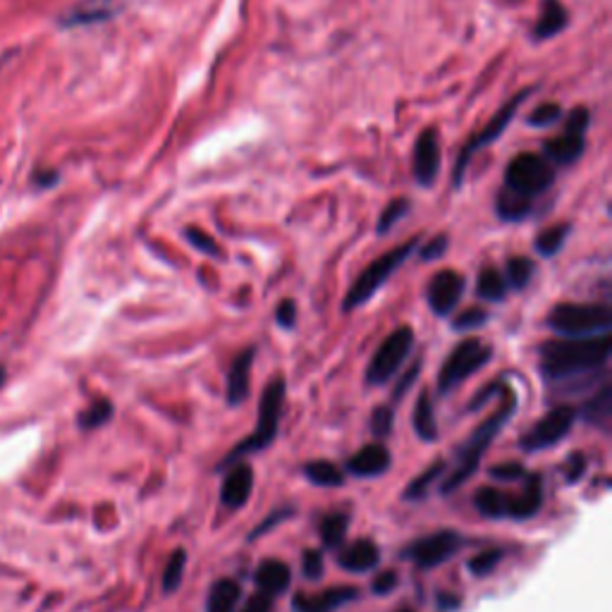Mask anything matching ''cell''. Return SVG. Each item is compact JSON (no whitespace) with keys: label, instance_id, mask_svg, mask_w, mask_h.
Masks as SVG:
<instances>
[{"label":"cell","instance_id":"48","mask_svg":"<svg viewBox=\"0 0 612 612\" xmlns=\"http://www.w3.org/2000/svg\"><path fill=\"white\" fill-rule=\"evenodd\" d=\"M419 371H421V359H416L412 364V369H409L405 376H402V381L395 385V393H393V400H400V397H405V393L409 388H412L416 378H419Z\"/></svg>","mask_w":612,"mask_h":612},{"label":"cell","instance_id":"14","mask_svg":"<svg viewBox=\"0 0 612 612\" xmlns=\"http://www.w3.org/2000/svg\"><path fill=\"white\" fill-rule=\"evenodd\" d=\"M414 180L421 187H433L440 173V142L436 130H426L416 139L412 156Z\"/></svg>","mask_w":612,"mask_h":612},{"label":"cell","instance_id":"36","mask_svg":"<svg viewBox=\"0 0 612 612\" xmlns=\"http://www.w3.org/2000/svg\"><path fill=\"white\" fill-rule=\"evenodd\" d=\"M409 208H412V201H409V199H395V201H390V204L383 208L381 218H378V225H376V232H378V235H385V232L393 230L395 225L400 223V220L407 216Z\"/></svg>","mask_w":612,"mask_h":612},{"label":"cell","instance_id":"25","mask_svg":"<svg viewBox=\"0 0 612 612\" xmlns=\"http://www.w3.org/2000/svg\"><path fill=\"white\" fill-rule=\"evenodd\" d=\"M242 589L235 579H218L208 593L206 612H235Z\"/></svg>","mask_w":612,"mask_h":612},{"label":"cell","instance_id":"11","mask_svg":"<svg viewBox=\"0 0 612 612\" xmlns=\"http://www.w3.org/2000/svg\"><path fill=\"white\" fill-rule=\"evenodd\" d=\"M579 412L574 407H555L538 419L534 426L522 436V450L524 452H541L558 445L560 440H565L572 431L574 421H577Z\"/></svg>","mask_w":612,"mask_h":612},{"label":"cell","instance_id":"6","mask_svg":"<svg viewBox=\"0 0 612 612\" xmlns=\"http://www.w3.org/2000/svg\"><path fill=\"white\" fill-rule=\"evenodd\" d=\"M416 247H419V237H412L409 242L395 247L393 252L378 256V259L373 261L369 268H364L359 278L354 280L350 292H347L345 302H342V311H354L357 306L369 302V299L376 295V292L381 290L385 283H388L390 275H393L397 268H400L402 263L409 259V256H412Z\"/></svg>","mask_w":612,"mask_h":612},{"label":"cell","instance_id":"44","mask_svg":"<svg viewBox=\"0 0 612 612\" xmlns=\"http://www.w3.org/2000/svg\"><path fill=\"white\" fill-rule=\"evenodd\" d=\"M491 476H493V479L503 481V483L522 481L526 476V469L517 462H505V464H495V467H491Z\"/></svg>","mask_w":612,"mask_h":612},{"label":"cell","instance_id":"21","mask_svg":"<svg viewBox=\"0 0 612 612\" xmlns=\"http://www.w3.org/2000/svg\"><path fill=\"white\" fill-rule=\"evenodd\" d=\"M569 27V10L560 0H543L541 5V15H538L536 29H534V39L546 41L558 36L560 32H565Z\"/></svg>","mask_w":612,"mask_h":612},{"label":"cell","instance_id":"22","mask_svg":"<svg viewBox=\"0 0 612 612\" xmlns=\"http://www.w3.org/2000/svg\"><path fill=\"white\" fill-rule=\"evenodd\" d=\"M122 0H82L65 15L63 24L67 27H75V24H91V22H103L108 17H113L120 10Z\"/></svg>","mask_w":612,"mask_h":612},{"label":"cell","instance_id":"32","mask_svg":"<svg viewBox=\"0 0 612 612\" xmlns=\"http://www.w3.org/2000/svg\"><path fill=\"white\" fill-rule=\"evenodd\" d=\"M612 414V390L610 385H605L601 393L593 395V400H589L581 409V416L586 421H593V424H605Z\"/></svg>","mask_w":612,"mask_h":612},{"label":"cell","instance_id":"53","mask_svg":"<svg viewBox=\"0 0 612 612\" xmlns=\"http://www.w3.org/2000/svg\"><path fill=\"white\" fill-rule=\"evenodd\" d=\"M3 383H5V369L0 366V388H3Z\"/></svg>","mask_w":612,"mask_h":612},{"label":"cell","instance_id":"51","mask_svg":"<svg viewBox=\"0 0 612 612\" xmlns=\"http://www.w3.org/2000/svg\"><path fill=\"white\" fill-rule=\"evenodd\" d=\"M290 514H292L290 510H280V512H275L271 519H266V522H261V524H259V529H256V531H254V534H252V538H259L261 534H266V531H268V529H273V524H275V522H280V519L290 517Z\"/></svg>","mask_w":612,"mask_h":612},{"label":"cell","instance_id":"9","mask_svg":"<svg viewBox=\"0 0 612 612\" xmlns=\"http://www.w3.org/2000/svg\"><path fill=\"white\" fill-rule=\"evenodd\" d=\"M589 125V108H574L572 113L567 115L565 132L543 144V156H546L555 168H569V165L577 163L586 149V130H589Z\"/></svg>","mask_w":612,"mask_h":612},{"label":"cell","instance_id":"24","mask_svg":"<svg viewBox=\"0 0 612 612\" xmlns=\"http://www.w3.org/2000/svg\"><path fill=\"white\" fill-rule=\"evenodd\" d=\"M412 421L416 436L424 440V443L438 440V421H436V412H433V400L431 395H428V390H421L419 397H416Z\"/></svg>","mask_w":612,"mask_h":612},{"label":"cell","instance_id":"40","mask_svg":"<svg viewBox=\"0 0 612 612\" xmlns=\"http://www.w3.org/2000/svg\"><path fill=\"white\" fill-rule=\"evenodd\" d=\"M395 424V414L390 407H376L371 414V433L376 438H388L390 431H393Z\"/></svg>","mask_w":612,"mask_h":612},{"label":"cell","instance_id":"19","mask_svg":"<svg viewBox=\"0 0 612 612\" xmlns=\"http://www.w3.org/2000/svg\"><path fill=\"white\" fill-rule=\"evenodd\" d=\"M359 596L357 589L352 586H342V589H328L321 593H299L295 596V610L297 612H333L340 605L354 601Z\"/></svg>","mask_w":612,"mask_h":612},{"label":"cell","instance_id":"2","mask_svg":"<svg viewBox=\"0 0 612 612\" xmlns=\"http://www.w3.org/2000/svg\"><path fill=\"white\" fill-rule=\"evenodd\" d=\"M503 405H500L495 412L488 416L483 424L476 428L474 433H471L467 443L462 445V450H459V462L452 474L445 479L443 486H440V493L450 495L452 491H457L462 483H467L471 476L476 474V469H479L483 455H486L488 445L493 443L495 436L500 433V428H503L507 421H510V416L514 409H517V393L510 388V385H503Z\"/></svg>","mask_w":612,"mask_h":612},{"label":"cell","instance_id":"26","mask_svg":"<svg viewBox=\"0 0 612 612\" xmlns=\"http://www.w3.org/2000/svg\"><path fill=\"white\" fill-rule=\"evenodd\" d=\"M495 211H498V216L507 220V223H519V220L531 216V211H534V201H526L522 197H517V194L503 189V192L498 194V201H495Z\"/></svg>","mask_w":612,"mask_h":612},{"label":"cell","instance_id":"49","mask_svg":"<svg viewBox=\"0 0 612 612\" xmlns=\"http://www.w3.org/2000/svg\"><path fill=\"white\" fill-rule=\"evenodd\" d=\"M271 598H273V596H268V593L259 591V593H256V596L249 598V603L244 605V610H242V612H271V610H273V601H271Z\"/></svg>","mask_w":612,"mask_h":612},{"label":"cell","instance_id":"20","mask_svg":"<svg viewBox=\"0 0 612 612\" xmlns=\"http://www.w3.org/2000/svg\"><path fill=\"white\" fill-rule=\"evenodd\" d=\"M381 562V550L369 538H361V541H354L352 546H347L338 555V565L345 569V572L352 574H364L369 572Z\"/></svg>","mask_w":612,"mask_h":612},{"label":"cell","instance_id":"3","mask_svg":"<svg viewBox=\"0 0 612 612\" xmlns=\"http://www.w3.org/2000/svg\"><path fill=\"white\" fill-rule=\"evenodd\" d=\"M285 393H287V388H285L283 378H275V381L266 385V390H263V395H261L256 431L247 440H242L235 450L228 452V457L220 462V469H228L232 462H237V459L252 455V452H259L273 443L275 433H278L280 414H283Z\"/></svg>","mask_w":612,"mask_h":612},{"label":"cell","instance_id":"28","mask_svg":"<svg viewBox=\"0 0 612 612\" xmlns=\"http://www.w3.org/2000/svg\"><path fill=\"white\" fill-rule=\"evenodd\" d=\"M474 505H476V510H479L483 517H488V519L507 517V493L498 491V488H493V486L481 488V491L476 493Z\"/></svg>","mask_w":612,"mask_h":612},{"label":"cell","instance_id":"30","mask_svg":"<svg viewBox=\"0 0 612 612\" xmlns=\"http://www.w3.org/2000/svg\"><path fill=\"white\" fill-rule=\"evenodd\" d=\"M569 232H572V225H569V223L550 225V228H546L541 232V235L536 237V242H534L536 252L541 256H546V259H548V256H555L562 247H565Z\"/></svg>","mask_w":612,"mask_h":612},{"label":"cell","instance_id":"18","mask_svg":"<svg viewBox=\"0 0 612 612\" xmlns=\"http://www.w3.org/2000/svg\"><path fill=\"white\" fill-rule=\"evenodd\" d=\"M390 462H393L390 450L385 448L383 443H373V445H366V448H361L354 457H350V462H347V471L354 476H359V479H373V476L385 474V471L390 469Z\"/></svg>","mask_w":612,"mask_h":612},{"label":"cell","instance_id":"17","mask_svg":"<svg viewBox=\"0 0 612 612\" xmlns=\"http://www.w3.org/2000/svg\"><path fill=\"white\" fill-rule=\"evenodd\" d=\"M524 488L519 495H507V517L531 519L543 505V479L541 474H526Z\"/></svg>","mask_w":612,"mask_h":612},{"label":"cell","instance_id":"43","mask_svg":"<svg viewBox=\"0 0 612 612\" xmlns=\"http://www.w3.org/2000/svg\"><path fill=\"white\" fill-rule=\"evenodd\" d=\"M323 569H326V565H323V558L318 550H306V553L302 555V574L306 579L311 581H318L323 577Z\"/></svg>","mask_w":612,"mask_h":612},{"label":"cell","instance_id":"42","mask_svg":"<svg viewBox=\"0 0 612 612\" xmlns=\"http://www.w3.org/2000/svg\"><path fill=\"white\" fill-rule=\"evenodd\" d=\"M488 321V314L483 309H467V311H462V314H459L457 318H455V323H452V326H455V330H462V333H467V330H476V328H481L483 323Z\"/></svg>","mask_w":612,"mask_h":612},{"label":"cell","instance_id":"5","mask_svg":"<svg viewBox=\"0 0 612 612\" xmlns=\"http://www.w3.org/2000/svg\"><path fill=\"white\" fill-rule=\"evenodd\" d=\"M555 177H558V168L543 153L526 151L514 156L507 165L503 189L526 201H536L555 185Z\"/></svg>","mask_w":612,"mask_h":612},{"label":"cell","instance_id":"16","mask_svg":"<svg viewBox=\"0 0 612 612\" xmlns=\"http://www.w3.org/2000/svg\"><path fill=\"white\" fill-rule=\"evenodd\" d=\"M254 488V469L249 464H237L235 469L228 471L223 488H220V503L228 510H240L247 503Z\"/></svg>","mask_w":612,"mask_h":612},{"label":"cell","instance_id":"37","mask_svg":"<svg viewBox=\"0 0 612 612\" xmlns=\"http://www.w3.org/2000/svg\"><path fill=\"white\" fill-rule=\"evenodd\" d=\"M445 471V462L443 459H440V462H433L431 467H428L424 474L421 476H416V479L409 483V488L405 491V500H419V498H424V495L428 493V488H431V483L438 479L440 474H443Z\"/></svg>","mask_w":612,"mask_h":612},{"label":"cell","instance_id":"34","mask_svg":"<svg viewBox=\"0 0 612 612\" xmlns=\"http://www.w3.org/2000/svg\"><path fill=\"white\" fill-rule=\"evenodd\" d=\"M534 271V261L526 259V256H514V259L507 261V285L524 290V287L531 283V278H534Z\"/></svg>","mask_w":612,"mask_h":612},{"label":"cell","instance_id":"54","mask_svg":"<svg viewBox=\"0 0 612 612\" xmlns=\"http://www.w3.org/2000/svg\"><path fill=\"white\" fill-rule=\"evenodd\" d=\"M397 612H414L412 608H402V610H397Z\"/></svg>","mask_w":612,"mask_h":612},{"label":"cell","instance_id":"12","mask_svg":"<svg viewBox=\"0 0 612 612\" xmlns=\"http://www.w3.org/2000/svg\"><path fill=\"white\" fill-rule=\"evenodd\" d=\"M462 546V538L455 531H438V534L416 538L414 543L402 550V558L412 560L416 567L431 569L448 562Z\"/></svg>","mask_w":612,"mask_h":612},{"label":"cell","instance_id":"35","mask_svg":"<svg viewBox=\"0 0 612 612\" xmlns=\"http://www.w3.org/2000/svg\"><path fill=\"white\" fill-rule=\"evenodd\" d=\"M185 565H187V553L182 548H177L175 553L170 555L168 565H165V572H163V591L165 593H173L180 589L182 574H185Z\"/></svg>","mask_w":612,"mask_h":612},{"label":"cell","instance_id":"45","mask_svg":"<svg viewBox=\"0 0 612 612\" xmlns=\"http://www.w3.org/2000/svg\"><path fill=\"white\" fill-rule=\"evenodd\" d=\"M445 252H448V237H445V235L433 237L431 242L421 244V249H419L421 259H424V261H436V259H440V256H443Z\"/></svg>","mask_w":612,"mask_h":612},{"label":"cell","instance_id":"10","mask_svg":"<svg viewBox=\"0 0 612 612\" xmlns=\"http://www.w3.org/2000/svg\"><path fill=\"white\" fill-rule=\"evenodd\" d=\"M414 347V330L409 326L397 328L393 335H388L376 354H373L369 369H366V383L369 385H383L400 371Z\"/></svg>","mask_w":612,"mask_h":612},{"label":"cell","instance_id":"13","mask_svg":"<svg viewBox=\"0 0 612 612\" xmlns=\"http://www.w3.org/2000/svg\"><path fill=\"white\" fill-rule=\"evenodd\" d=\"M464 285H467L464 275L452 271V268H445V271L433 275L426 290L428 304H431L433 314L450 316L464 295Z\"/></svg>","mask_w":612,"mask_h":612},{"label":"cell","instance_id":"29","mask_svg":"<svg viewBox=\"0 0 612 612\" xmlns=\"http://www.w3.org/2000/svg\"><path fill=\"white\" fill-rule=\"evenodd\" d=\"M481 299L486 302H503L507 297V280L498 268H483L479 275V285H476Z\"/></svg>","mask_w":612,"mask_h":612},{"label":"cell","instance_id":"8","mask_svg":"<svg viewBox=\"0 0 612 612\" xmlns=\"http://www.w3.org/2000/svg\"><path fill=\"white\" fill-rule=\"evenodd\" d=\"M493 357V350L488 345H483L481 340L467 338L462 340L455 350L450 352V357L445 359V364L440 366L438 373V390L443 395L452 393L457 385H462L469 376H474L476 371L483 369Z\"/></svg>","mask_w":612,"mask_h":612},{"label":"cell","instance_id":"50","mask_svg":"<svg viewBox=\"0 0 612 612\" xmlns=\"http://www.w3.org/2000/svg\"><path fill=\"white\" fill-rule=\"evenodd\" d=\"M584 469H586V457L584 455H574V457H569V462H567V469H565V476H567V481L569 483H574V481H579L581 476H584Z\"/></svg>","mask_w":612,"mask_h":612},{"label":"cell","instance_id":"23","mask_svg":"<svg viewBox=\"0 0 612 612\" xmlns=\"http://www.w3.org/2000/svg\"><path fill=\"white\" fill-rule=\"evenodd\" d=\"M290 567L280 560H263L256 569V586L268 596H280L290 586Z\"/></svg>","mask_w":612,"mask_h":612},{"label":"cell","instance_id":"41","mask_svg":"<svg viewBox=\"0 0 612 612\" xmlns=\"http://www.w3.org/2000/svg\"><path fill=\"white\" fill-rule=\"evenodd\" d=\"M185 237H187V242L192 244L194 249H199L201 254H208V256H220V247H218V242L213 240L211 235H206L204 230H199V228H187L185 230Z\"/></svg>","mask_w":612,"mask_h":612},{"label":"cell","instance_id":"38","mask_svg":"<svg viewBox=\"0 0 612 612\" xmlns=\"http://www.w3.org/2000/svg\"><path fill=\"white\" fill-rule=\"evenodd\" d=\"M560 118H562V108L558 103H541V106L529 115V120L526 122H529L531 127H538V130H548V127H553Z\"/></svg>","mask_w":612,"mask_h":612},{"label":"cell","instance_id":"52","mask_svg":"<svg viewBox=\"0 0 612 612\" xmlns=\"http://www.w3.org/2000/svg\"><path fill=\"white\" fill-rule=\"evenodd\" d=\"M438 605L443 610H457L459 608V598L452 596V593H440L438 596Z\"/></svg>","mask_w":612,"mask_h":612},{"label":"cell","instance_id":"39","mask_svg":"<svg viewBox=\"0 0 612 612\" xmlns=\"http://www.w3.org/2000/svg\"><path fill=\"white\" fill-rule=\"evenodd\" d=\"M500 560H503V550H498V548L483 550V553L469 560V569L474 574H479V577H486V574H491L493 569L500 565Z\"/></svg>","mask_w":612,"mask_h":612},{"label":"cell","instance_id":"1","mask_svg":"<svg viewBox=\"0 0 612 612\" xmlns=\"http://www.w3.org/2000/svg\"><path fill=\"white\" fill-rule=\"evenodd\" d=\"M612 335H593V338H562L541 345V371L550 381L584 376L603 369L610 359Z\"/></svg>","mask_w":612,"mask_h":612},{"label":"cell","instance_id":"31","mask_svg":"<svg viewBox=\"0 0 612 612\" xmlns=\"http://www.w3.org/2000/svg\"><path fill=\"white\" fill-rule=\"evenodd\" d=\"M318 534H321V543L326 548L342 546V541H345L347 536V517L342 512L328 514V517H323Z\"/></svg>","mask_w":612,"mask_h":612},{"label":"cell","instance_id":"7","mask_svg":"<svg viewBox=\"0 0 612 612\" xmlns=\"http://www.w3.org/2000/svg\"><path fill=\"white\" fill-rule=\"evenodd\" d=\"M534 91H536V87L517 91V94H514L512 99L507 101L505 106L493 115V120L488 122V125L483 127L481 132H476V137L471 139L467 146H464L462 153H459V158H457V163H455V173H452V185L462 187L464 175H467V165H469L471 158H474V153H479L481 149H486V146H491L493 142H498V139L503 137V132L507 130V127H510V122L514 120V115H517V110L524 106V101L529 99V96L534 94Z\"/></svg>","mask_w":612,"mask_h":612},{"label":"cell","instance_id":"33","mask_svg":"<svg viewBox=\"0 0 612 612\" xmlns=\"http://www.w3.org/2000/svg\"><path fill=\"white\" fill-rule=\"evenodd\" d=\"M113 412L115 409L110 405V400L91 402V405L82 412V416H79V426H82L84 431H94V428L108 424V421L113 419Z\"/></svg>","mask_w":612,"mask_h":612},{"label":"cell","instance_id":"27","mask_svg":"<svg viewBox=\"0 0 612 612\" xmlns=\"http://www.w3.org/2000/svg\"><path fill=\"white\" fill-rule=\"evenodd\" d=\"M304 474H306V479L321 488H338L345 483V474H342V469L335 467L333 462H326V459H316V462L306 464Z\"/></svg>","mask_w":612,"mask_h":612},{"label":"cell","instance_id":"46","mask_svg":"<svg viewBox=\"0 0 612 612\" xmlns=\"http://www.w3.org/2000/svg\"><path fill=\"white\" fill-rule=\"evenodd\" d=\"M397 584H400V577H397V572H393V569H388V572L378 574V577L373 579L371 589L376 596H388V593L397 589Z\"/></svg>","mask_w":612,"mask_h":612},{"label":"cell","instance_id":"15","mask_svg":"<svg viewBox=\"0 0 612 612\" xmlns=\"http://www.w3.org/2000/svg\"><path fill=\"white\" fill-rule=\"evenodd\" d=\"M256 347H247L240 357L230 364L228 383H225V402L230 407H240L249 397V388H252V364H254Z\"/></svg>","mask_w":612,"mask_h":612},{"label":"cell","instance_id":"4","mask_svg":"<svg viewBox=\"0 0 612 612\" xmlns=\"http://www.w3.org/2000/svg\"><path fill=\"white\" fill-rule=\"evenodd\" d=\"M548 328L562 338H593L612 330V311L605 304H558L550 309Z\"/></svg>","mask_w":612,"mask_h":612},{"label":"cell","instance_id":"47","mask_svg":"<svg viewBox=\"0 0 612 612\" xmlns=\"http://www.w3.org/2000/svg\"><path fill=\"white\" fill-rule=\"evenodd\" d=\"M275 318H278V323L283 328H295V323H297V304L292 302V299H285V302H280L278 311H275Z\"/></svg>","mask_w":612,"mask_h":612}]
</instances>
